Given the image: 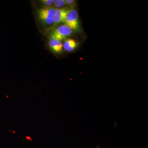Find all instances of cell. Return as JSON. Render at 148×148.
I'll return each instance as SVG.
<instances>
[{
  "label": "cell",
  "instance_id": "6da1fadb",
  "mask_svg": "<svg viewBox=\"0 0 148 148\" xmlns=\"http://www.w3.org/2000/svg\"><path fill=\"white\" fill-rule=\"evenodd\" d=\"M56 8L53 7H45L38 11V18L45 25H51L53 23Z\"/></svg>",
  "mask_w": 148,
  "mask_h": 148
},
{
  "label": "cell",
  "instance_id": "9c48e42d",
  "mask_svg": "<svg viewBox=\"0 0 148 148\" xmlns=\"http://www.w3.org/2000/svg\"><path fill=\"white\" fill-rule=\"evenodd\" d=\"M65 1L66 5H72L75 3L74 0H65Z\"/></svg>",
  "mask_w": 148,
  "mask_h": 148
},
{
  "label": "cell",
  "instance_id": "ba28073f",
  "mask_svg": "<svg viewBox=\"0 0 148 148\" xmlns=\"http://www.w3.org/2000/svg\"><path fill=\"white\" fill-rule=\"evenodd\" d=\"M40 2L45 7H51L53 4V0H41Z\"/></svg>",
  "mask_w": 148,
  "mask_h": 148
},
{
  "label": "cell",
  "instance_id": "277c9868",
  "mask_svg": "<svg viewBox=\"0 0 148 148\" xmlns=\"http://www.w3.org/2000/svg\"><path fill=\"white\" fill-rule=\"evenodd\" d=\"M70 10L65 8L56 9L53 24L54 25H57L61 23H65L66 16Z\"/></svg>",
  "mask_w": 148,
  "mask_h": 148
},
{
  "label": "cell",
  "instance_id": "8992f818",
  "mask_svg": "<svg viewBox=\"0 0 148 148\" xmlns=\"http://www.w3.org/2000/svg\"><path fill=\"white\" fill-rule=\"evenodd\" d=\"M78 43L76 41L72 39H68L65 41L63 48L68 52H72L77 47Z\"/></svg>",
  "mask_w": 148,
  "mask_h": 148
},
{
  "label": "cell",
  "instance_id": "7a4b0ae2",
  "mask_svg": "<svg viewBox=\"0 0 148 148\" xmlns=\"http://www.w3.org/2000/svg\"><path fill=\"white\" fill-rule=\"evenodd\" d=\"M73 30L66 24L61 25L54 29L50 35V38L55 39L61 41L71 36Z\"/></svg>",
  "mask_w": 148,
  "mask_h": 148
},
{
  "label": "cell",
  "instance_id": "3957f363",
  "mask_svg": "<svg viewBox=\"0 0 148 148\" xmlns=\"http://www.w3.org/2000/svg\"><path fill=\"white\" fill-rule=\"evenodd\" d=\"M65 23L72 30L77 31L79 29V17L77 10L74 9L70 10L66 16Z\"/></svg>",
  "mask_w": 148,
  "mask_h": 148
},
{
  "label": "cell",
  "instance_id": "52a82bcc",
  "mask_svg": "<svg viewBox=\"0 0 148 148\" xmlns=\"http://www.w3.org/2000/svg\"><path fill=\"white\" fill-rule=\"evenodd\" d=\"M53 4L58 9L63 8L66 5L65 0H53Z\"/></svg>",
  "mask_w": 148,
  "mask_h": 148
},
{
  "label": "cell",
  "instance_id": "5b68a950",
  "mask_svg": "<svg viewBox=\"0 0 148 148\" xmlns=\"http://www.w3.org/2000/svg\"><path fill=\"white\" fill-rule=\"evenodd\" d=\"M49 45L51 49L54 52L59 53L62 51L63 45L60 41L55 39L50 38L49 42Z\"/></svg>",
  "mask_w": 148,
  "mask_h": 148
},
{
  "label": "cell",
  "instance_id": "30bf717a",
  "mask_svg": "<svg viewBox=\"0 0 148 148\" xmlns=\"http://www.w3.org/2000/svg\"><path fill=\"white\" fill-rule=\"evenodd\" d=\"M97 148H101L100 147H98V146H97Z\"/></svg>",
  "mask_w": 148,
  "mask_h": 148
}]
</instances>
